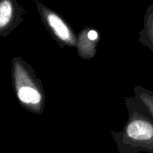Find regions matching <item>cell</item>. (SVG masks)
<instances>
[{
    "instance_id": "cell-1",
    "label": "cell",
    "mask_w": 153,
    "mask_h": 153,
    "mask_svg": "<svg viewBox=\"0 0 153 153\" xmlns=\"http://www.w3.org/2000/svg\"><path fill=\"white\" fill-rule=\"evenodd\" d=\"M128 119L122 131H110L120 153H153V119L133 97H124Z\"/></svg>"
},
{
    "instance_id": "cell-2",
    "label": "cell",
    "mask_w": 153,
    "mask_h": 153,
    "mask_svg": "<svg viewBox=\"0 0 153 153\" xmlns=\"http://www.w3.org/2000/svg\"><path fill=\"white\" fill-rule=\"evenodd\" d=\"M12 83L20 105L26 111L42 114L44 111L46 97L43 85L33 68L21 57L12 59Z\"/></svg>"
},
{
    "instance_id": "cell-3",
    "label": "cell",
    "mask_w": 153,
    "mask_h": 153,
    "mask_svg": "<svg viewBox=\"0 0 153 153\" xmlns=\"http://www.w3.org/2000/svg\"><path fill=\"white\" fill-rule=\"evenodd\" d=\"M36 4L45 27L50 32L53 39L57 42V43L61 48H76L78 35L76 34L75 31L68 24V22L58 13L45 7L40 2H36Z\"/></svg>"
},
{
    "instance_id": "cell-4",
    "label": "cell",
    "mask_w": 153,
    "mask_h": 153,
    "mask_svg": "<svg viewBox=\"0 0 153 153\" xmlns=\"http://www.w3.org/2000/svg\"><path fill=\"white\" fill-rule=\"evenodd\" d=\"M100 41L98 32L91 27H85L78 35L76 51L83 59H91L97 54V45Z\"/></svg>"
},
{
    "instance_id": "cell-5",
    "label": "cell",
    "mask_w": 153,
    "mask_h": 153,
    "mask_svg": "<svg viewBox=\"0 0 153 153\" xmlns=\"http://www.w3.org/2000/svg\"><path fill=\"white\" fill-rule=\"evenodd\" d=\"M15 9L10 0L0 1V36L7 35L15 27Z\"/></svg>"
},
{
    "instance_id": "cell-6",
    "label": "cell",
    "mask_w": 153,
    "mask_h": 153,
    "mask_svg": "<svg viewBox=\"0 0 153 153\" xmlns=\"http://www.w3.org/2000/svg\"><path fill=\"white\" fill-rule=\"evenodd\" d=\"M138 42L153 52V4L149 5L143 18V28L139 33Z\"/></svg>"
},
{
    "instance_id": "cell-7",
    "label": "cell",
    "mask_w": 153,
    "mask_h": 153,
    "mask_svg": "<svg viewBox=\"0 0 153 153\" xmlns=\"http://www.w3.org/2000/svg\"><path fill=\"white\" fill-rule=\"evenodd\" d=\"M134 97H136L147 109L153 119V91L141 86H136L133 89Z\"/></svg>"
}]
</instances>
